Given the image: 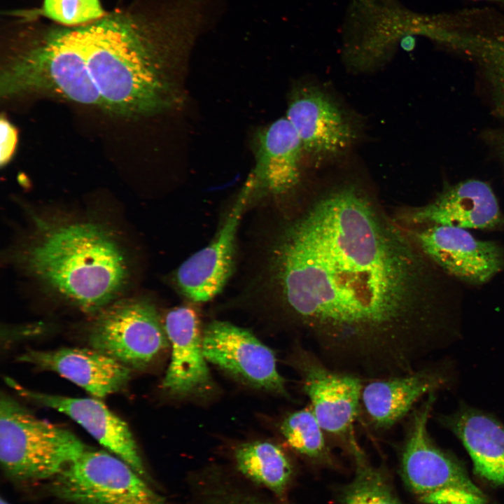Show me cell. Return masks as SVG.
<instances>
[{
	"instance_id": "1",
	"label": "cell",
	"mask_w": 504,
	"mask_h": 504,
	"mask_svg": "<svg viewBox=\"0 0 504 504\" xmlns=\"http://www.w3.org/2000/svg\"><path fill=\"white\" fill-rule=\"evenodd\" d=\"M259 241L250 292L326 365L364 381L415 370L434 326L425 262L363 190L326 191Z\"/></svg>"
},
{
	"instance_id": "9",
	"label": "cell",
	"mask_w": 504,
	"mask_h": 504,
	"mask_svg": "<svg viewBox=\"0 0 504 504\" xmlns=\"http://www.w3.org/2000/svg\"><path fill=\"white\" fill-rule=\"evenodd\" d=\"M286 117L300 138L306 160L313 165L342 157L358 136L344 108L316 84H300L293 90Z\"/></svg>"
},
{
	"instance_id": "21",
	"label": "cell",
	"mask_w": 504,
	"mask_h": 504,
	"mask_svg": "<svg viewBox=\"0 0 504 504\" xmlns=\"http://www.w3.org/2000/svg\"><path fill=\"white\" fill-rule=\"evenodd\" d=\"M238 470L252 481L284 498L290 484L293 468L284 451L267 441L239 445L234 453Z\"/></svg>"
},
{
	"instance_id": "4",
	"label": "cell",
	"mask_w": 504,
	"mask_h": 504,
	"mask_svg": "<svg viewBox=\"0 0 504 504\" xmlns=\"http://www.w3.org/2000/svg\"><path fill=\"white\" fill-rule=\"evenodd\" d=\"M66 428L41 419L10 396L0 401V461L13 481L52 480L87 449Z\"/></svg>"
},
{
	"instance_id": "8",
	"label": "cell",
	"mask_w": 504,
	"mask_h": 504,
	"mask_svg": "<svg viewBox=\"0 0 504 504\" xmlns=\"http://www.w3.org/2000/svg\"><path fill=\"white\" fill-rule=\"evenodd\" d=\"M288 363L299 374L302 389L324 433L349 452L358 443L354 426L359 413L364 381L330 368L297 340Z\"/></svg>"
},
{
	"instance_id": "24",
	"label": "cell",
	"mask_w": 504,
	"mask_h": 504,
	"mask_svg": "<svg viewBox=\"0 0 504 504\" xmlns=\"http://www.w3.org/2000/svg\"><path fill=\"white\" fill-rule=\"evenodd\" d=\"M42 12L45 16L67 25L87 23L105 15L99 0H44Z\"/></svg>"
},
{
	"instance_id": "7",
	"label": "cell",
	"mask_w": 504,
	"mask_h": 504,
	"mask_svg": "<svg viewBox=\"0 0 504 504\" xmlns=\"http://www.w3.org/2000/svg\"><path fill=\"white\" fill-rule=\"evenodd\" d=\"M87 342L132 370L145 369L169 344L155 305L144 299L120 300L100 309Z\"/></svg>"
},
{
	"instance_id": "5",
	"label": "cell",
	"mask_w": 504,
	"mask_h": 504,
	"mask_svg": "<svg viewBox=\"0 0 504 504\" xmlns=\"http://www.w3.org/2000/svg\"><path fill=\"white\" fill-rule=\"evenodd\" d=\"M434 393L411 416L400 453V472L422 504H486L463 466L437 447L428 432Z\"/></svg>"
},
{
	"instance_id": "18",
	"label": "cell",
	"mask_w": 504,
	"mask_h": 504,
	"mask_svg": "<svg viewBox=\"0 0 504 504\" xmlns=\"http://www.w3.org/2000/svg\"><path fill=\"white\" fill-rule=\"evenodd\" d=\"M446 382L441 372L427 368L372 379L363 386L361 402L374 427L386 430L402 420L420 398Z\"/></svg>"
},
{
	"instance_id": "15",
	"label": "cell",
	"mask_w": 504,
	"mask_h": 504,
	"mask_svg": "<svg viewBox=\"0 0 504 504\" xmlns=\"http://www.w3.org/2000/svg\"><path fill=\"white\" fill-rule=\"evenodd\" d=\"M410 227L442 225L493 230L504 225L496 195L486 182L469 179L448 186L435 200L407 213Z\"/></svg>"
},
{
	"instance_id": "19",
	"label": "cell",
	"mask_w": 504,
	"mask_h": 504,
	"mask_svg": "<svg viewBox=\"0 0 504 504\" xmlns=\"http://www.w3.org/2000/svg\"><path fill=\"white\" fill-rule=\"evenodd\" d=\"M469 454L475 472L504 486V425L479 410L464 407L443 419Z\"/></svg>"
},
{
	"instance_id": "11",
	"label": "cell",
	"mask_w": 504,
	"mask_h": 504,
	"mask_svg": "<svg viewBox=\"0 0 504 504\" xmlns=\"http://www.w3.org/2000/svg\"><path fill=\"white\" fill-rule=\"evenodd\" d=\"M404 232L422 254L467 284H483L504 269L503 248L495 241L476 239L466 229L419 225Z\"/></svg>"
},
{
	"instance_id": "13",
	"label": "cell",
	"mask_w": 504,
	"mask_h": 504,
	"mask_svg": "<svg viewBox=\"0 0 504 504\" xmlns=\"http://www.w3.org/2000/svg\"><path fill=\"white\" fill-rule=\"evenodd\" d=\"M7 384L20 396L69 416L108 452L120 458L145 479L142 458L128 425L98 398H71L26 388L10 378Z\"/></svg>"
},
{
	"instance_id": "6",
	"label": "cell",
	"mask_w": 504,
	"mask_h": 504,
	"mask_svg": "<svg viewBox=\"0 0 504 504\" xmlns=\"http://www.w3.org/2000/svg\"><path fill=\"white\" fill-rule=\"evenodd\" d=\"M49 489L56 498L73 504H165L124 461L89 448L50 480Z\"/></svg>"
},
{
	"instance_id": "23",
	"label": "cell",
	"mask_w": 504,
	"mask_h": 504,
	"mask_svg": "<svg viewBox=\"0 0 504 504\" xmlns=\"http://www.w3.org/2000/svg\"><path fill=\"white\" fill-rule=\"evenodd\" d=\"M281 433L288 444L309 461L332 465L334 459L311 406L286 416L280 426Z\"/></svg>"
},
{
	"instance_id": "10",
	"label": "cell",
	"mask_w": 504,
	"mask_h": 504,
	"mask_svg": "<svg viewBox=\"0 0 504 504\" xmlns=\"http://www.w3.org/2000/svg\"><path fill=\"white\" fill-rule=\"evenodd\" d=\"M251 204L246 181L212 240L174 272L172 281L181 295L192 302H205L222 291L234 270L239 227Z\"/></svg>"
},
{
	"instance_id": "2",
	"label": "cell",
	"mask_w": 504,
	"mask_h": 504,
	"mask_svg": "<svg viewBox=\"0 0 504 504\" xmlns=\"http://www.w3.org/2000/svg\"><path fill=\"white\" fill-rule=\"evenodd\" d=\"M23 262L38 281L88 312H99L127 283L125 253L111 230L91 221L36 222Z\"/></svg>"
},
{
	"instance_id": "26",
	"label": "cell",
	"mask_w": 504,
	"mask_h": 504,
	"mask_svg": "<svg viewBox=\"0 0 504 504\" xmlns=\"http://www.w3.org/2000/svg\"><path fill=\"white\" fill-rule=\"evenodd\" d=\"M210 504H274L240 493L216 491L210 497Z\"/></svg>"
},
{
	"instance_id": "3",
	"label": "cell",
	"mask_w": 504,
	"mask_h": 504,
	"mask_svg": "<svg viewBox=\"0 0 504 504\" xmlns=\"http://www.w3.org/2000/svg\"><path fill=\"white\" fill-rule=\"evenodd\" d=\"M29 92L102 106L71 28L48 29L6 64L1 76V95Z\"/></svg>"
},
{
	"instance_id": "20",
	"label": "cell",
	"mask_w": 504,
	"mask_h": 504,
	"mask_svg": "<svg viewBox=\"0 0 504 504\" xmlns=\"http://www.w3.org/2000/svg\"><path fill=\"white\" fill-rule=\"evenodd\" d=\"M440 40L476 62L486 80L496 112L504 116V27L474 28L461 18L442 27Z\"/></svg>"
},
{
	"instance_id": "25",
	"label": "cell",
	"mask_w": 504,
	"mask_h": 504,
	"mask_svg": "<svg viewBox=\"0 0 504 504\" xmlns=\"http://www.w3.org/2000/svg\"><path fill=\"white\" fill-rule=\"evenodd\" d=\"M17 143V132L13 126L6 119L1 120V165L7 163L11 158Z\"/></svg>"
},
{
	"instance_id": "22",
	"label": "cell",
	"mask_w": 504,
	"mask_h": 504,
	"mask_svg": "<svg viewBox=\"0 0 504 504\" xmlns=\"http://www.w3.org/2000/svg\"><path fill=\"white\" fill-rule=\"evenodd\" d=\"M349 454L354 461L355 475L342 489L339 504H402L385 471L370 464L360 446Z\"/></svg>"
},
{
	"instance_id": "14",
	"label": "cell",
	"mask_w": 504,
	"mask_h": 504,
	"mask_svg": "<svg viewBox=\"0 0 504 504\" xmlns=\"http://www.w3.org/2000/svg\"><path fill=\"white\" fill-rule=\"evenodd\" d=\"M305 160L300 138L286 117L260 130L256 139L255 164L247 180L252 203L295 190L301 181Z\"/></svg>"
},
{
	"instance_id": "27",
	"label": "cell",
	"mask_w": 504,
	"mask_h": 504,
	"mask_svg": "<svg viewBox=\"0 0 504 504\" xmlns=\"http://www.w3.org/2000/svg\"><path fill=\"white\" fill-rule=\"evenodd\" d=\"M0 504H10L8 501L4 499L3 498H1V502Z\"/></svg>"
},
{
	"instance_id": "28",
	"label": "cell",
	"mask_w": 504,
	"mask_h": 504,
	"mask_svg": "<svg viewBox=\"0 0 504 504\" xmlns=\"http://www.w3.org/2000/svg\"><path fill=\"white\" fill-rule=\"evenodd\" d=\"M485 1H503V0H485Z\"/></svg>"
},
{
	"instance_id": "16",
	"label": "cell",
	"mask_w": 504,
	"mask_h": 504,
	"mask_svg": "<svg viewBox=\"0 0 504 504\" xmlns=\"http://www.w3.org/2000/svg\"><path fill=\"white\" fill-rule=\"evenodd\" d=\"M163 325L171 346L163 388L178 397L207 391L211 381L196 310L190 305L174 307L167 313Z\"/></svg>"
},
{
	"instance_id": "12",
	"label": "cell",
	"mask_w": 504,
	"mask_h": 504,
	"mask_svg": "<svg viewBox=\"0 0 504 504\" xmlns=\"http://www.w3.org/2000/svg\"><path fill=\"white\" fill-rule=\"evenodd\" d=\"M202 344L208 362L251 386L288 396L275 354L250 331L229 322L214 321L203 332Z\"/></svg>"
},
{
	"instance_id": "17",
	"label": "cell",
	"mask_w": 504,
	"mask_h": 504,
	"mask_svg": "<svg viewBox=\"0 0 504 504\" xmlns=\"http://www.w3.org/2000/svg\"><path fill=\"white\" fill-rule=\"evenodd\" d=\"M18 360L41 370L56 372L98 399L125 388L132 371L91 347L28 349Z\"/></svg>"
}]
</instances>
